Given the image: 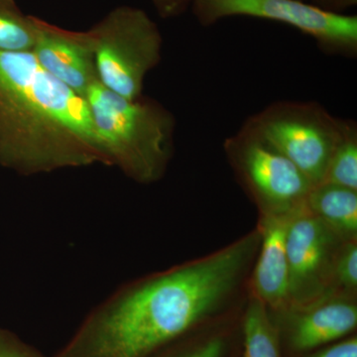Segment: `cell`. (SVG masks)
Listing matches in <instances>:
<instances>
[{
	"label": "cell",
	"mask_w": 357,
	"mask_h": 357,
	"mask_svg": "<svg viewBox=\"0 0 357 357\" xmlns=\"http://www.w3.org/2000/svg\"><path fill=\"white\" fill-rule=\"evenodd\" d=\"M260 232L126 284L98 305L58 357H150L218 310L234 294Z\"/></svg>",
	"instance_id": "cell-1"
},
{
	"label": "cell",
	"mask_w": 357,
	"mask_h": 357,
	"mask_svg": "<svg viewBox=\"0 0 357 357\" xmlns=\"http://www.w3.org/2000/svg\"><path fill=\"white\" fill-rule=\"evenodd\" d=\"M110 167L88 102L30 52H0V166L23 176Z\"/></svg>",
	"instance_id": "cell-2"
},
{
	"label": "cell",
	"mask_w": 357,
	"mask_h": 357,
	"mask_svg": "<svg viewBox=\"0 0 357 357\" xmlns=\"http://www.w3.org/2000/svg\"><path fill=\"white\" fill-rule=\"evenodd\" d=\"M98 136L116 167L138 184L158 182L174 153L176 119L147 96L128 100L96 82L86 96Z\"/></svg>",
	"instance_id": "cell-3"
},
{
	"label": "cell",
	"mask_w": 357,
	"mask_h": 357,
	"mask_svg": "<svg viewBox=\"0 0 357 357\" xmlns=\"http://www.w3.org/2000/svg\"><path fill=\"white\" fill-rule=\"evenodd\" d=\"M98 81L117 95L143 96L147 75L161 62L163 37L144 10L119 6L89 29Z\"/></svg>",
	"instance_id": "cell-4"
},
{
	"label": "cell",
	"mask_w": 357,
	"mask_h": 357,
	"mask_svg": "<svg viewBox=\"0 0 357 357\" xmlns=\"http://www.w3.org/2000/svg\"><path fill=\"white\" fill-rule=\"evenodd\" d=\"M345 119L333 116L318 102H278L243 124L297 167L314 185L325 180Z\"/></svg>",
	"instance_id": "cell-5"
},
{
	"label": "cell",
	"mask_w": 357,
	"mask_h": 357,
	"mask_svg": "<svg viewBox=\"0 0 357 357\" xmlns=\"http://www.w3.org/2000/svg\"><path fill=\"white\" fill-rule=\"evenodd\" d=\"M190 7L203 26L237 16L271 20L312 37L331 55L357 54L356 15L333 13L301 0H192Z\"/></svg>",
	"instance_id": "cell-6"
},
{
	"label": "cell",
	"mask_w": 357,
	"mask_h": 357,
	"mask_svg": "<svg viewBox=\"0 0 357 357\" xmlns=\"http://www.w3.org/2000/svg\"><path fill=\"white\" fill-rule=\"evenodd\" d=\"M225 151L263 215L292 213L306 204L311 181L248 128L227 138Z\"/></svg>",
	"instance_id": "cell-7"
},
{
	"label": "cell",
	"mask_w": 357,
	"mask_h": 357,
	"mask_svg": "<svg viewBox=\"0 0 357 357\" xmlns=\"http://www.w3.org/2000/svg\"><path fill=\"white\" fill-rule=\"evenodd\" d=\"M335 237L306 204L294 213L286 239L289 305L304 309L323 295Z\"/></svg>",
	"instance_id": "cell-8"
},
{
	"label": "cell",
	"mask_w": 357,
	"mask_h": 357,
	"mask_svg": "<svg viewBox=\"0 0 357 357\" xmlns=\"http://www.w3.org/2000/svg\"><path fill=\"white\" fill-rule=\"evenodd\" d=\"M36 39L31 53L48 74L86 98L98 81L95 40L91 31H70L35 17Z\"/></svg>",
	"instance_id": "cell-9"
},
{
	"label": "cell",
	"mask_w": 357,
	"mask_h": 357,
	"mask_svg": "<svg viewBox=\"0 0 357 357\" xmlns=\"http://www.w3.org/2000/svg\"><path fill=\"white\" fill-rule=\"evenodd\" d=\"M297 211L288 213H267L263 215L261 220L259 256L252 278L253 294L266 306L273 309H281L289 305L286 239L289 225Z\"/></svg>",
	"instance_id": "cell-10"
},
{
	"label": "cell",
	"mask_w": 357,
	"mask_h": 357,
	"mask_svg": "<svg viewBox=\"0 0 357 357\" xmlns=\"http://www.w3.org/2000/svg\"><path fill=\"white\" fill-rule=\"evenodd\" d=\"M357 325V307L347 300L314 303L294 318L290 342L295 351H307L340 340Z\"/></svg>",
	"instance_id": "cell-11"
},
{
	"label": "cell",
	"mask_w": 357,
	"mask_h": 357,
	"mask_svg": "<svg viewBox=\"0 0 357 357\" xmlns=\"http://www.w3.org/2000/svg\"><path fill=\"white\" fill-rule=\"evenodd\" d=\"M306 206L335 236L354 241L357 234V191L321 183L312 187Z\"/></svg>",
	"instance_id": "cell-12"
},
{
	"label": "cell",
	"mask_w": 357,
	"mask_h": 357,
	"mask_svg": "<svg viewBox=\"0 0 357 357\" xmlns=\"http://www.w3.org/2000/svg\"><path fill=\"white\" fill-rule=\"evenodd\" d=\"M266 305L253 296L244 317V357H281Z\"/></svg>",
	"instance_id": "cell-13"
},
{
	"label": "cell",
	"mask_w": 357,
	"mask_h": 357,
	"mask_svg": "<svg viewBox=\"0 0 357 357\" xmlns=\"http://www.w3.org/2000/svg\"><path fill=\"white\" fill-rule=\"evenodd\" d=\"M35 39V16L23 13L14 0H0V52L31 53Z\"/></svg>",
	"instance_id": "cell-14"
},
{
	"label": "cell",
	"mask_w": 357,
	"mask_h": 357,
	"mask_svg": "<svg viewBox=\"0 0 357 357\" xmlns=\"http://www.w3.org/2000/svg\"><path fill=\"white\" fill-rule=\"evenodd\" d=\"M323 183L357 191V126L345 119L344 132L333 150Z\"/></svg>",
	"instance_id": "cell-15"
},
{
	"label": "cell",
	"mask_w": 357,
	"mask_h": 357,
	"mask_svg": "<svg viewBox=\"0 0 357 357\" xmlns=\"http://www.w3.org/2000/svg\"><path fill=\"white\" fill-rule=\"evenodd\" d=\"M333 276L338 285L345 290L354 291L357 287V246L349 241L342 249L333 262Z\"/></svg>",
	"instance_id": "cell-16"
},
{
	"label": "cell",
	"mask_w": 357,
	"mask_h": 357,
	"mask_svg": "<svg viewBox=\"0 0 357 357\" xmlns=\"http://www.w3.org/2000/svg\"><path fill=\"white\" fill-rule=\"evenodd\" d=\"M0 357H45L18 335L0 328Z\"/></svg>",
	"instance_id": "cell-17"
},
{
	"label": "cell",
	"mask_w": 357,
	"mask_h": 357,
	"mask_svg": "<svg viewBox=\"0 0 357 357\" xmlns=\"http://www.w3.org/2000/svg\"><path fill=\"white\" fill-rule=\"evenodd\" d=\"M305 357H357V338H347Z\"/></svg>",
	"instance_id": "cell-18"
},
{
	"label": "cell",
	"mask_w": 357,
	"mask_h": 357,
	"mask_svg": "<svg viewBox=\"0 0 357 357\" xmlns=\"http://www.w3.org/2000/svg\"><path fill=\"white\" fill-rule=\"evenodd\" d=\"M192 1V0H151L162 18L177 17L191 6Z\"/></svg>",
	"instance_id": "cell-19"
},
{
	"label": "cell",
	"mask_w": 357,
	"mask_h": 357,
	"mask_svg": "<svg viewBox=\"0 0 357 357\" xmlns=\"http://www.w3.org/2000/svg\"><path fill=\"white\" fill-rule=\"evenodd\" d=\"M223 354L225 342L220 338L215 337L208 340L204 344H199V347L178 357H223Z\"/></svg>",
	"instance_id": "cell-20"
},
{
	"label": "cell",
	"mask_w": 357,
	"mask_h": 357,
	"mask_svg": "<svg viewBox=\"0 0 357 357\" xmlns=\"http://www.w3.org/2000/svg\"><path fill=\"white\" fill-rule=\"evenodd\" d=\"M314 6L333 11V13H342L347 9L356 6L357 0H311Z\"/></svg>",
	"instance_id": "cell-21"
}]
</instances>
